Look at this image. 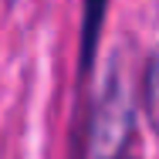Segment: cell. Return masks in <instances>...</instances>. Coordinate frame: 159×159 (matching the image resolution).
<instances>
[{
    "instance_id": "1",
    "label": "cell",
    "mask_w": 159,
    "mask_h": 159,
    "mask_svg": "<svg viewBox=\"0 0 159 159\" xmlns=\"http://www.w3.org/2000/svg\"><path fill=\"white\" fill-rule=\"evenodd\" d=\"M135 139V85L122 54L112 61L105 88L92 115V159L122 156Z\"/></svg>"
},
{
    "instance_id": "2",
    "label": "cell",
    "mask_w": 159,
    "mask_h": 159,
    "mask_svg": "<svg viewBox=\"0 0 159 159\" xmlns=\"http://www.w3.org/2000/svg\"><path fill=\"white\" fill-rule=\"evenodd\" d=\"M105 10H108V0H81V48H78V75L81 78L92 75L98 41H102Z\"/></svg>"
},
{
    "instance_id": "3",
    "label": "cell",
    "mask_w": 159,
    "mask_h": 159,
    "mask_svg": "<svg viewBox=\"0 0 159 159\" xmlns=\"http://www.w3.org/2000/svg\"><path fill=\"white\" fill-rule=\"evenodd\" d=\"M139 98H142V112L146 122L159 139V48H152V54L146 58L142 68V85H139Z\"/></svg>"
},
{
    "instance_id": "4",
    "label": "cell",
    "mask_w": 159,
    "mask_h": 159,
    "mask_svg": "<svg viewBox=\"0 0 159 159\" xmlns=\"http://www.w3.org/2000/svg\"><path fill=\"white\" fill-rule=\"evenodd\" d=\"M115 159H142V156H139V152H135V149H132V146H129L125 152H122V156H115Z\"/></svg>"
}]
</instances>
